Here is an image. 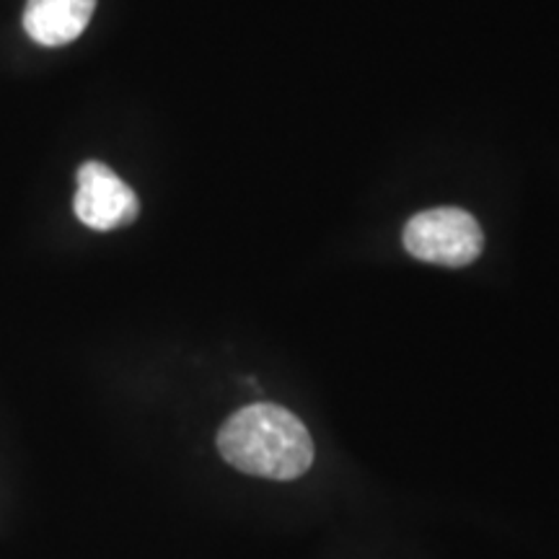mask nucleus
<instances>
[{"instance_id": "f257e3e1", "label": "nucleus", "mask_w": 559, "mask_h": 559, "mask_svg": "<svg viewBox=\"0 0 559 559\" xmlns=\"http://www.w3.org/2000/svg\"><path fill=\"white\" fill-rule=\"evenodd\" d=\"M221 456L239 472L264 479H296L313 464L306 425L277 404H249L230 415L218 432Z\"/></svg>"}, {"instance_id": "f03ea898", "label": "nucleus", "mask_w": 559, "mask_h": 559, "mask_svg": "<svg viewBox=\"0 0 559 559\" xmlns=\"http://www.w3.org/2000/svg\"><path fill=\"white\" fill-rule=\"evenodd\" d=\"M485 234L472 213L436 207L415 215L404 228V249L417 260L443 267H466L481 254Z\"/></svg>"}, {"instance_id": "7ed1b4c3", "label": "nucleus", "mask_w": 559, "mask_h": 559, "mask_svg": "<svg viewBox=\"0 0 559 559\" xmlns=\"http://www.w3.org/2000/svg\"><path fill=\"white\" fill-rule=\"evenodd\" d=\"M73 210L83 226L94 230H115L138 218L140 202L135 192L99 160H88L79 169V190Z\"/></svg>"}, {"instance_id": "20e7f679", "label": "nucleus", "mask_w": 559, "mask_h": 559, "mask_svg": "<svg viewBox=\"0 0 559 559\" xmlns=\"http://www.w3.org/2000/svg\"><path fill=\"white\" fill-rule=\"evenodd\" d=\"M96 0H29L24 29L41 47H62L79 39L94 16Z\"/></svg>"}]
</instances>
